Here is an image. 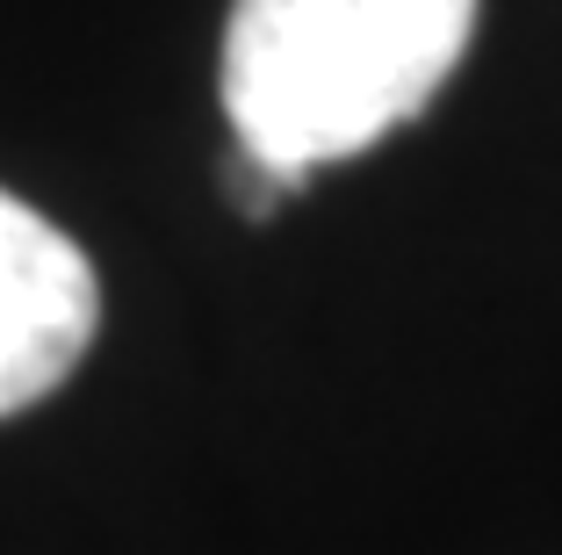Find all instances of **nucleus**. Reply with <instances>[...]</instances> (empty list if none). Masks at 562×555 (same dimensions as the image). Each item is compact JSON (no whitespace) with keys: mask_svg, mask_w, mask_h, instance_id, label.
Instances as JSON below:
<instances>
[{"mask_svg":"<svg viewBox=\"0 0 562 555\" xmlns=\"http://www.w3.org/2000/svg\"><path fill=\"white\" fill-rule=\"evenodd\" d=\"M476 0H232L224 115L267 166L317 174L412 123L462 66Z\"/></svg>","mask_w":562,"mask_h":555,"instance_id":"f257e3e1","label":"nucleus"},{"mask_svg":"<svg viewBox=\"0 0 562 555\" xmlns=\"http://www.w3.org/2000/svg\"><path fill=\"white\" fill-rule=\"evenodd\" d=\"M101 325V275L66 231L0 188V419L44 404Z\"/></svg>","mask_w":562,"mask_h":555,"instance_id":"f03ea898","label":"nucleus"}]
</instances>
